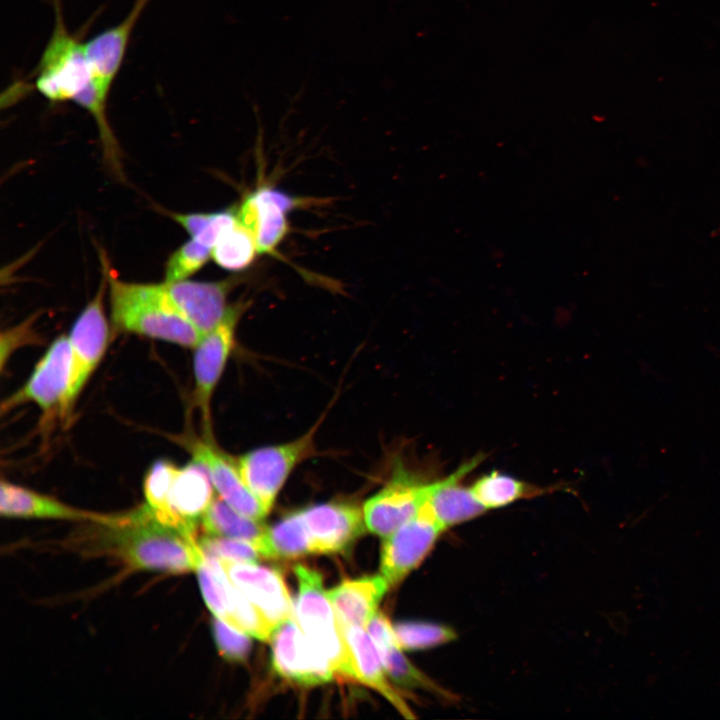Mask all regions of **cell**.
Wrapping results in <instances>:
<instances>
[{
    "label": "cell",
    "instance_id": "1",
    "mask_svg": "<svg viewBox=\"0 0 720 720\" xmlns=\"http://www.w3.org/2000/svg\"><path fill=\"white\" fill-rule=\"evenodd\" d=\"M94 524L90 551L117 557L133 570L181 574L197 571L205 559L198 537L162 521L146 503Z\"/></svg>",
    "mask_w": 720,
    "mask_h": 720
},
{
    "label": "cell",
    "instance_id": "2",
    "mask_svg": "<svg viewBox=\"0 0 720 720\" xmlns=\"http://www.w3.org/2000/svg\"><path fill=\"white\" fill-rule=\"evenodd\" d=\"M109 290L111 321L120 332L194 348L202 334L176 308L163 283H134L116 277L102 261Z\"/></svg>",
    "mask_w": 720,
    "mask_h": 720
},
{
    "label": "cell",
    "instance_id": "3",
    "mask_svg": "<svg viewBox=\"0 0 720 720\" xmlns=\"http://www.w3.org/2000/svg\"><path fill=\"white\" fill-rule=\"evenodd\" d=\"M294 572L298 581L295 617L303 633L333 671L358 681L354 657L322 576L303 564L296 565Z\"/></svg>",
    "mask_w": 720,
    "mask_h": 720
},
{
    "label": "cell",
    "instance_id": "4",
    "mask_svg": "<svg viewBox=\"0 0 720 720\" xmlns=\"http://www.w3.org/2000/svg\"><path fill=\"white\" fill-rule=\"evenodd\" d=\"M55 23L34 73V88L50 102H78L94 87L84 44L66 27L60 0H53Z\"/></svg>",
    "mask_w": 720,
    "mask_h": 720
},
{
    "label": "cell",
    "instance_id": "5",
    "mask_svg": "<svg viewBox=\"0 0 720 720\" xmlns=\"http://www.w3.org/2000/svg\"><path fill=\"white\" fill-rule=\"evenodd\" d=\"M107 281L103 279L95 296L81 311L70 331V372L60 409V418L71 417L75 403L89 378L99 365L109 341V325L103 299Z\"/></svg>",
    "mask_w": 720,
    "mask_h": 720
},
{
    "label": "cell",
    "instance_id": "6",
    "mask_svg": "<svg viewBox=\"0 0 720 720\" xmlns=\"http://www.w3.org/2000/svg\"><path fill=\"white\" fill-rule=\"evenodd\" d=\"M321 422L322 418L292 441L254 449L236 459L244 482L267 513L295 467L314 455Z\"/></svg>",
    "mask_w": 720,
    "mask_h": 720
},
{
    "label": "cell",
    "instance_id": "7",
    "mask_svg": "<svg viewBox=\"0 0 720 720\" xmlns=\"http://www.w3.org/2000/svg\"><path fill=\"white\" fill-rule=\"evenodd\" d=\"M249 303L239 301L230 305L222 321L209 332L202 335L194 347L193 403L198 408L206 431L210 438V407L212 395L223 374L232 351L236 327Z\"/></svg>",
    "mask_w": 720,
    "mask_h": 720
},
{
    "label": "cell",
    "instance_id": "8",
    "mask_svg": "<svg viewBox=\"0 0 720 720\" xmlns=\"http://www.w3.org/2000/svg\"><path fill=\"white\" fill-rule=\"evenodd\" d=\"M431 483L397 463L390 480L363 506L368 530L384 538L393 533L427 502Z\"/></svg>",
    "mask_w": 720,
    "mask_h": 720
},
{
    "label": "cell",
    "instance_id": "9",
    "mask_svg": "<svg viewBox=\"0 0 720 720\" xmlns=\"http://www.w3.org/2000/svg\"><path fill=\"white\" fill-rule=\"evenodd\" d=\"M71 348L69 336L60 335L50 344L25 384L6 398L2 413L27 403L35 404L48 420L60 417L70 372Z\"/></svg>",
    "mask_w": 720,
    "mask_h": 720
},
{
    "label": "cell",
    "instance_id": "10",
    "mask_svg": "<svg viewBox=\"0 0 720 720\" xmlns=\"http://www.w3.org/2000/svg\"><path fill=\"white\" fill-rule=\"evenodd\" d=\"M215 489L206 469L191 460L185 466L173 467L163 503L157 516L198 537L201 519L208 510ZM149 506V505H148Z\"/></svg>",
    "mask_w": 720,
    "mask_h": 720
},
{
    "label": "cell",
    "instance_id": "11",
    "mask_svg": "<svg viewBox=\"0 0 720 720\" xmlns=\"http://www.w3.org/2000/svg\"><path fill=\"white\" fill-rule=\"evenodd\" d=\"M444 530L425 503L411 519L385 537L380 572L389 586L402 581L424 560Z\"/></svg>",
    "mask_w": 720,
    "mask_h": 720
},
{
    "label": "cell",
    "instance_id": "12",
    "mask_svg": "<svg viewBox=\"0 0 720 720\" xmlns=\"http://www.w3.org/2000/svg\"><path fill=\"white\" fill-rule=\"evenodd\" d=\"M307 202L273 187L261 186L241 202L237 219L254 236L259 254H273L288 234V213Z\"/></svg>",
    "mask_w": 720,
    "mask_h": 720
},
{
    "label": "cell",
    "instance_id": "13",
    "mask_svg": "<svg viewBox=\"0 0 720 720\" xmlns=\"http://www.w3.org/2000/svg\"><path fill=\"white\" fill-rule=\"evenodd\" d=\"M270 640L272 666L281 677L306 686L332 680L328 660L309 642L295 616L278 625Z\"/></svg>",
    "mask_w": 720,
    "mask_h": 720
},
{
    "label": "cell",
    "instance_id": "14",
    "mask_svg": "<svg viewBox=\"0 0 720 720\" xmlns=\"http://www.w3.org/2000/svg\"><path fill=\"white\" fill-rule=\"evenodd\" d=\"M192 461L208 472L217 495L237 512L257 521L268 514L244 482L236 460L218 449L212 439L193 436L179 439Z\"/></svg>",
    "mask_w": 720,
    "mask_h": 720
},
{
    "label": "cell",
    "instance_id": "15",
    "mask_svg": "<svg viewBox=\"0 0 720 720\" xmlns=\"http://www.w3.org/2000/svg\"><path fill=\"white\" fill-rule=\"evenodd\" d=\"M220 562L233 585L264 614L275 629L295 616L289 591L277 569L256 563Z\"/></svg>",
    "mask_w": 720,
    "mask_h": 720
},
{
    "label": "cell",
    "instance_id": "16",
    "mask_svg": "<svg viewBox=\"0 0 720 720\" xmlns=\"http://www.w3.org/2000/svg\"><path fill=\"white\" fill-rule=\"evenodd\" d=\"M240 280L235 277L220 281L185 279L163 284L176 308L203 335L222 321L230 307L228 296Z\"/></svg>",
    "mask_w": 720,
    "mask_h": 720
},
{
    "label": "cell",
    "instance_id": "17",
    "mask_svg": "<svg viewBox=\"0 0 720 720\" xmlns=\"http://www.w3.org/2000/svg\"><path fill=\"white\" fill-rule=\"evenodd\" d=\"M313 553L345 550L365 533L363 509L346 502H329L300 510Z\"/></svg>",
    "mask_w": 720,
    "mask_h": 720
},
{
    "label": "cell",
    "instance_id": "18",
    "mask_svg": "<svg viewBox=\"0 0 720 720\" xmlns=\"http://www.w3.org/2000/svg\"><path fill=\"white\" fill-rule=\"evenodd\" d=\"M150 0H135L127 16L118 24L85 42V54L96 88L109 95L120 71L132 31Z\"/></svg>",
    "mask_w": 720,
    "mask_h": 720
},
{
    "label": "cell",
    "instance_id": "19",
    "mask_svg": "<svg viewBox=\"0 0 720 720\" xmlns=\"http://www.w3.org/2000/svg\"><path fill=\"white\" fill-rule=\"evenodd\" d=\"M0 513L9 518H39L69 521L106 522L110 514L75 508L56 498L11 483L0 484Z\"/></svg>",
    "mask_w": 720,
    "mask_h": 720
},
{
    "label": "cell",
    "instance_id": "20",
    "mask_svg": "<svg viewBox=\"0 0 720 720\" xmlns=\"http://www.w3.org/2000/svg\"><path fill=\"white\" fill-rule=\"evenodd\" d=\"M480 461L481 456H476L446 478L432 481L426 503L444 529L471 520L486 511L474 496L471 487L461 484V480Z\"/></svg>",
    "mask_w": 720,
    "mask_h": 720
},
{
    "label": "cell",
    "instance_id": "21",
    "mask_svg": "<svg viewBox=\"0 0 720 720\" xmlns=\"http://www.w3.org/2000/svg\"><path fill=\"white\" fill-rule=\"evenodd\" d=\"M389 587L382 575L345 580L327 591L342 627L366 629Z\"/></svg>",
    "mask_w": 720,
    "mask_h": 720
},
{
    "label": "cell",
    "instance_id": "22",
    "mask_svg": "<svg viewBox=\"0 0 720 720\" xmlns=\"http://www.w3.org/2000/svg\"><path fill=\"white\" fill-rule=\"evenodd\" d=\"M366 630L377 646L387 675L394 682L401 686L442 694V689L403 655L392 625L381 612L377 611L373 615Z\"/></svg>",
    "mask_w": 720,
    "mask_h": 720
},
{
    "label": "cell",
    "instance_id": "23",
    "mask_svg": "<svg viewBox=\"0 0 720 720\" xmlns=\"http://www.w3.org/2000/svg\"><path fill=\"white\" fill-rule=\"evenodd\" d=\"M358 671V681L377 690L404 717L414 718L401 695L387 681L386 670L373 639L363 627H342Z\"/></svg>",
    "mask_w": 720,
    "mask_h": 720
},
{
    "label": "cell",
    "instance_id": "24",
    "mask_svg": "<svg viewBox=\"0 0 720 720\" xmlns=\"http://www.w3.org/2000/svg\"><path fill=\"white\" fill-rule=\"evenodd\" d=\"M200 528L205 535L244 540L252 543L264 558H272L268 527L262 521L247 517L218 495L214 497L201 519Z\"/></svg>",
    "mask_w": 720,
    "mask_h": 720
},
{
    "label": "cell",
    "instance_id": "25",
    "mask_svg": "<svg viewBox=\"0 0 720 720\" xmlns=\"http://www.w3.org/2000/svg\"><path fill=\"white\" fill-rule=\"evenodd\" d=\"M259 254L252 233L238 220L211 249V258L221 268L239 272L249 267Z\"/></svg>",
    "mask_w": 720,
    "mask_h": 720
},
{
    "label": "cell",
    "instance_id": "26",
    "mask_svg": "<svg viewBox=\"0 0 720 720\" xmlns=\"http://www.w3.org/2000/svg\"><path fill=\"white\" fill-rule=\"evenodd\" d=\"M471 489L486 510L507 506L528 496L532 490L523 481L499 471L481 476L472 484Z\"/></svg>",
    "mask_w": 720,
    "mask_h": 720
},
{
    "label": "cell",
    "instance_id": "27",
    "mask_svg": "<svg viewBox=\"0 0 720 720\" xmlns=\"http://www.w3.org/2000/svg\"><path fill=\"white\" fill-rule=\"evenodd\" d=\"M272 558H295L312 552L311 539L300 510L268 529Z\"/></svg>",
    "mask_w": 720,
    "mask_h": 720
},
{
    "label": "cell",
    "instance_id": "28",
    "mask_svg": "<svg viewBox=\"0 0 720 720\" xmlns=\"http://www.w3.org/2000/svg\"><path fill=\"white\" fill-rule=\"evenodd\" d=\"M393 630L400 647L410 651L433 648L455 638L451 628L428 622H400Z\"/></svg>",
    "mask_w": 720,
    "mask_h": 720
},
{
    "label": "cell",
    "instance_id": "29",
    "mask_svg": "<svg viewBox=\"0 0 720 720\" xmlns=\"http://www.w3.org/2000/svg\"><path fill=\"white\" fill-rule=\"evenodd\" d=\"M211 258V248L191 238L177 248L168 258L164 281L185 280L199 271Z\"/></svg>",
    "mask_w": 720,
    "mask_h": 720
},
{
    "label": "cell",
    "instance_id": "30",
    "mask_svg": "<svg viewBox=\"0 0 720 720\" xmlns=\"http://www.w3.org/2000/svg\"><path fill=\"white\" fill-rule=\"evenodd\" d=\"M198 542L206 556L220 560L256 563L262 557L252 543L244 540L204 534L198 539Z\"/></svg>",
    "mask_w": 720,
    "mask_h": 720
},
{
    "label": "cell",
    "instance_id": "31",
    "mask_svg": "<svg viewBox=\"0 0 720 720\" xmlns=\"http://www.w3.org/2000/svg\"><path fill=\"white\" fill-rule=\"evenodd\" d=\"M212 631L218 651L225 659L243 661L247 658L251 647L248 634L231 627L216 617L212 623Z\"/></svg>",
    "mask_w": 720,
    "mask_h": 720
},
{
    "label": "cell",
    "instance_id": "32",
    "mask_svg": "<svg viewBox=\"0 0 720 720\" xmlns=\"http://www.w3.org/2000/svg\"><path fill=\"white\" fill-rule=\"evenodd\" d=\"M33 319L25 320L22 324L9 329L6 333L1 335V366L4 367V362L9 355L14 351L15 348L20 344L29 342L34 337L33 333Z\"/></svg>",
    "mask_w": 720,
    "mask_h": 720
},
{
    "label": "cell",
    "instance_id": "33",
    "mask_svg": "<svg viewBox=\"0 0 720 720\" xmlns=\"http://www.w3.org/2000/svg\"><path fill=\"white\" fill-rule=\"evenodd\" d=\"M212 214L213 212L176 213L172 217L191 238H195L206 227Z\"/></svg>",
    "mask_w": 720,
    "mask_h": 720
}]
</instances>
